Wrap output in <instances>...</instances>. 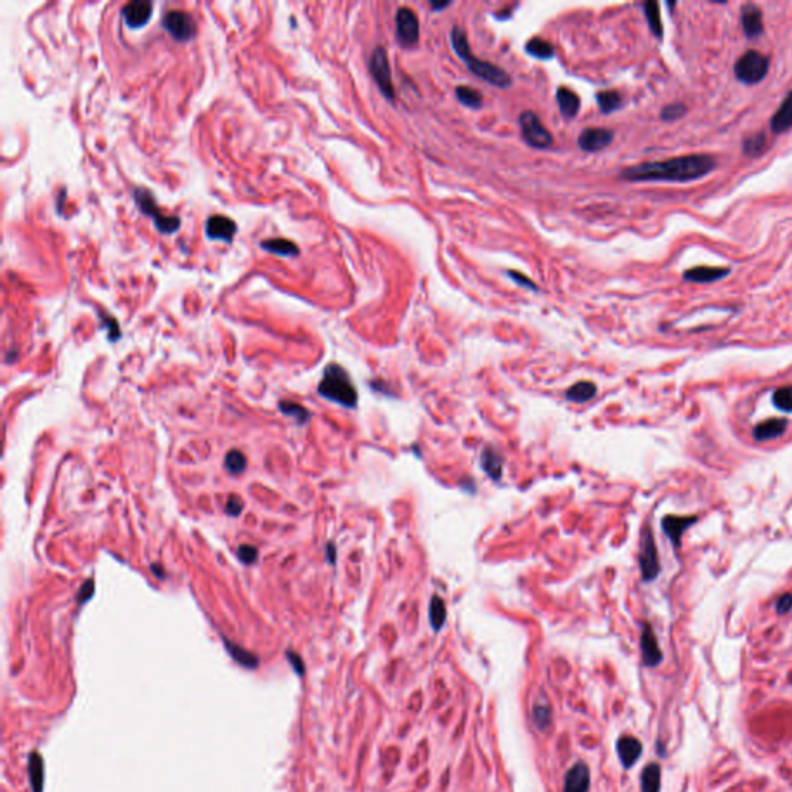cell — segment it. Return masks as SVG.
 Listing matches in <instances>:
<instances>
[{
	"label": "cell",
	"mask_w": 792,
	"mask_h": 792,
	"mask_svg": "<svg viewBox=\"0 0 792 792\" xmlns=\"http://www.w3.org/2000/svg\"><path fill=\"white\" fill-rule=\"evenodd\" d=\"M717 167V160L707 154L675 156V158L640 163L621 172V178L628 181H672L687 183L709 175Z\"/></svg>",
	"instance_id": "6da1fadb"
},
{
	"label": "cell",
	"mask_w": 792,
	"mask_h": 792,
	"mask_svg": "<svg viewBox=\"0 0 792 792\" xmlns=\"http://www.w3.org/2000/svg\"><path fill=\"white\" fill-rule=\"evenodd\" d=\"M451 42L453 50H455V53L461 58L463 62L466 64V67L472 71L477 77H480V80L492 84V86L499 88H507L511 86L512 84L511 76L507 75L503 69L497 67V65L492 62H488V60H483L474 56L472 51H470L468 36L461 28L459 27L452 28Z\"/></svg>",
	"instance_id": "7a4b0ae2"
},
{
	"label": "cell",
	"mask_w": 792,
	"mask_h": 792,
	"mask_svg": "<svg viewBox=\"0 0 792 792\" xmlns=\"http://www.w3.org/2000/svg\"><path fill=\"white\" fill-rule=\"evenodd\" d=\"M320 396L335 401L344 407L353 409L358 404V390L350 374L341 365L330 364L325 367L322 381L317 385Z\"/></svg>",
	"instance_id": "3957f363"
},
{
	"label": "cell",
	"mask_w": 792,
	"mask_h": 792,
	"mask_svg": "<svg viewBox=\"0 0 792 792\" xmlns=\"http://www.w3.org/2000/svg\"><path fill=\"white\" fill-rule=\"evenodd\" d=\"M769 70V58L757 50H747L736 59L734 65L735 77L746 86H755L761 82Z\"/></svg>",
	"instance_id": "277c9868"
},
{
	"label": "cell",
	"mask_w": 792,
	"mask_h": 792,
	"mask_svg": "<svg viewBox=\"0 0 792 792\" xmlns=\"http://www.w3.org/2000/svg\"><path fill=\"white\" fill-rule=\"evenodd\" d=\"M520 130H522V136L528 146L534 149H548L553 146V135L545 125H543L542 119L537 117L534 112L526 110L518 118Z\"/></svg>",
	"instance_id": "5b68a950"
},
{
	"label": "cell",
	"mask_w": 792,
	"mask_h": 792,
	"mask_svg": "<svg viewBox=\"0 0 792 792\" xmlns=\"http://www.w3.org/2000/svg\"><path fill=\"white\" fill-rule=\"evenodd\" d=\"M135 202H136L138 206H140L141 213L149 215L150 219L154 220L155 226L158 228V231H161L163 234H172L180 228L178 217L163 214L158 208V204H156V202H155L154 195L147 189L138 187V189L135 191Z\"/></svg>",
	"instance_id": "8992f818"
},
{
	"label": "cell",
	"mask_w": 792,
	"mask_h": 792,
	"mask_svg": "<svg viewBox=\"0 0 792 792\" xmlns=\"http://www.w3.org/2000/svg\"><path fill=\"white\" fill-rule=\"evenodd\" d=\"M373 81L376 82L379 92L383 93L389 101H395V86L392 81V70L390 62L387 58V53L384 47H376L370 58V64H368Z\"/></svg>",
	"instance_id": "52a82bcc"
},
{
	"label": "cell",
	"mask_w": 792,
	"mask_h": 792,
	"mask_svg": "<svg viewBox=\"0 0 792 792\" xmlns=\"http://www.w3.org/2000/svg\"><path fill=\"white\" fill-rule=\"evenodd\" d=\"M639 570L644 582H651V580H655L659 576V573H661V564H659L655 537H653V533L649 526L644 528L643 539H640Z\"/></svg>",
	"instance_id": "ba28073f"
},
{
	"label": "cell",
	"mask_w": 792,
	"mask_h": 792,
	"mask_svg": "<svg viewBox=\"0 0 792 792\" xmlns=\"http://www.w3.org/2000/svg\"><path fill=\"white\" fill-rule=\"evenodd\" d=\"M163 27L175 40L180 42L192 39L197 33L193 17L189 13H186V11L180 10L167 11L166 16L163 17Z\"/></svg>",
	"instance_id": "9c48e42d"
},
{
	"label": "cell",
	"mask_w": 792,
	"mask_h": 792,
	"mask_svg": "<svg viewBox=\"0 0 792 792\" xmlns=\"http://www.w3.org/2000/svg\"><path fill=\"white\" fill-rule=\"evenodd\" d=\"M396 39L403 47L412 48L420 39V21L413 10L403 7L396 13Z\"/></svg>",
	"instance_id": "30bf717a"
},
{
	"label": "cell",
	"mask_w": 792,
	"mask_h": 792,
	"mask_svg": "<svg viewBox=\"0 0 792 792\" xmlns=\"http://www.w3.org/2000/svg\"><path fill=\"white\" fill-rule=\"evenodd\" d=\"M614 134L610 129H603V127H590V129L582 130L579 135V147L585 150V152H599V150L608 147L612 144Z\"/></svg>",
	"instance_id": "8fae6325"
},
{
	"label": "cell",
	"mask_w": 792,
	"mask_h": 792,
	"mask_svg": "<svg viewBox=\"0 0 792 792\" xmlns=\"http://www.w3.org/2000/svg\"><path fill=\"white\" fill-rule=\"evenodd\" d=\"M698 522L697 516H666L662 518V531L672 542L675 548L681 547L682 536L693 523Z\"/></svg>",
	"instance_id": "7c38bea8"
},
{
	"label": "cell",
	"mask_w": 792,
	"mask_h": 792,
	"mask_svg": "<svg viewBox=\"0 0 792 792\" xmlns=\"http://www.w3.org/2000/svg\"><path fill=\"white\" fill-rule=\"evenodd\" d=\"M640 653H643V661L647 667H656L662 662V651L659 649L656 634L653 632L650 624L643 625V633H640Z\"/></svg>",
	"instance_id": "4fadbf2b"
},
{
	"label": "cell",
	"mask_w": 792,
	"mask_h": 792,
	"mask_svg": "<svg viewBox=\"0 0 792 792\" xmlns=\"http://www.w3.org/2000/svg\"><path fill=\"white\" fill-rule=\"evenodd\" d=\"M740 19L743 32H745L747 39H757L765 33L763 13H761V8L758 5L746 3L745 7L741 8Z\"/></svg>",
	"instance_id": "5bb4252c"
},
{
	"label": "cell",
	"mask_w": 792,
	"mask_h": 792,
	"mask_svg": "<svg viewBox=\"0 0 792 792\" xmlns=\"http://www.w3.org/2000/svg\"><path fill=\"white\" fill-rule=\"evenodd\" d=\"M591 786L590 767L584 761L574 765L566 772L564 780V792H588Z\"/></svg>",
	"instance_id": "9a60e30c"
},
{
	"label": "cell",
	"mask_w": 792,
	"mask_h": 792,
	"mask_svg": "<svg viewBox=\"0 0 792 792\" xmlns=\"http://www.w3.org/2000/svg\"><path fill=\"white\" fill-rule=\"evenodd\" d=\"M152 8L154 5L146 2V0H135V2H129L123 8V17L130 28H140L146 25L150 19Z\"/></svg>",
	"instance_id": "2e32d148"
},
{
	"label": "cell",
	"mask_w": 792,
	"mask_h": 792,
	"mask_svg": "<svg viewBox=\"0 0 792 792\" xmlns=\"http://www.w3.org/2000/svg\"><path fill=\"white\" fill-rule=\"evenodd\" d=\"M616 751H618L622 766L625 769H630L636 765L640 754H643V743L632 735H624L616 743Z\"/></svg>",
	"instance_id": "e0dca14e"
},
{
	"label": "cell",
	"mask_w": 792,
	"mask_h": 792,
	"mask_svg": "<svg viewBox=\"0 0 792 792\" xmlns=\"http://www.w3.org/2000/svg\"><path fill=\"white\" fill-rule=\"evenodd\" d=\"M235 231H237V226H235V223L231 219H228V217L214 215L211 217L206 223V234L208 237L213 240L231 241Z\"/></svg>",
	"instance_id": "ac0fdd59"
},
{
	"label": "cell",
	"mask_w": 792,
	"mask_h": 792,
	"mask_svg": "<svg viewBox=\"0 0 792 792\" xmlns=\"http://www.w3.org/2000/svg\"><path fill=\"white\" fill-rule=\"evenodd\" d=\"M481 469L491 477L494 481H500L501 475H503V464L505 458L501 453L492 446H486L480 455Z\"/></svg>",
	"instance_id": "d6986e66"
},
{
	"label": "cell",
	"mask_w": 792,
	"mask_h": 792,
	"mask_svg": "<svg viewBox=\"0 0 792 792\" xmlns=\"http://www.w3.org/2000/svg\"><path fill=\"white\" fill-rule=\"evenodd\" d=\"M730 274L729 268L717 267H695L684 271V280L693 283H712L718 282Z\"/></svg>",
	"instance_id": "ffe728a7"
},
{
	"label": "cell",
	"mask_w": 792,
	"mask_h": 792,
	"mask_svg": "<svg viewBox=\"0 0 792 792\" xmlns=\"http://www.w3.org/2000/svg\"><path fill=\"white\" fill-rule=\"evenodd\" d=\"M791 129H792V92L786 95V98L783 99L782 104L777 108V112L773 113V117L771 118L772 134L780 135Z\"/></svg>",
	"instance_id": "44dd1931"
},
{
	"label": "cell",
	"mask_w": 792,
	"mask_h": 792,
	"mask_svg": "<svg viewBox=\"0 0 792 792\" xmlns=\"http://www.w3.org/2000/svg\"><path fill=\"white\" fill-rule=\"evenodd\" d=\"M788 427V421L783 418H772L760 422V424L754 429V438L757 441H769L773 438L782 437Z\"/></svg>",
	"instance_id": "7402d4cb"
},
{
	"label": "cell",
	"mask_w": 792,
	"mask_h": 792,
	"mask_svg": "<svg viewBox=\"0 0 792 792\" xmlns=\"http://www.w3.org/2000/svg\"><path fill=\"white\" fill-rule=\"evenodd\" d=\"M28 778L33 792H44V780H45L44 758H42V755L36 751L29 754L28 757Z\"/></svg>",
	"instance_id": "603a6c76"
},
{
	"label": "cell",
	"mask_w": 792,
	"mask_h": 792,
	"mask_svg": "<svg viewBox=\"0 0 792 792\" xmlns=\"http://www.w3.org/2000/svg\"><path fill=\"white\" fill-rule=\"evenodd\" d=\"M555 99H557V106L560 108L562 117L574 118L580 108V98L568 87H559L557 93H555Z\"/></svg>",
	"instance_id": "cb8c5ba5"
},
{
	"label": "cell",
	"mask_w": 792,
	"mask_h": 792,
	"mask_svg": "<svg viewBox=\"0 0 792 792\" xmlns=\"http://www.w3.org/2000/svg\"><path fill=\"white\" fill-rule=\"evenodd\" d=\"M596 393L597 385L595 383H591V381H580V383L571 385L570 389L566 390L565 398L571 403L582 404L592 400V398L596 396Z\"/></svg>",
	"instance_id": "d4e9b609"
},
{
	"label": "cell",
	"mask_w": 792,
	"mask_h": 792,
	"mask_svg": "<svg viewBox=\"0 0 792 792\" xmlns=\"http://www.w3.org/2000/svg\"><path fill=\"white\" fill-rule=\"evenodd\" d=\"M661 791V767L656 763L645 766L640 776V792H659Z\"/></svg>",
	"instance_id": "484cf974"
},
{
	"label": "cell",
	"mask_w": 792,
	"mask_h": 792,
	"mask_svg": "<svg viewBox=\"0 0 792 792\" xmlns=\"http://www.w3.org/2000/svg\"><path fill=\"white\" fill-rule=\"evenodd\" d=\"M446 618H447L446 603L440 596L435 595L431 601V605H429V621H431L433 632H440L441 628H443Z\"/></svg>",
	"instance_id": "4316f807"
},
{
	"label": "cell",
	"mask_w": 792,
	"mask_h": 792,
	"mask_svg": "<svg viewBox=\"0 0 792 792\" xmlns=\"http://www.w3.org/2000/svg\"><path fill=\"white\" fill-rule=\"evenodd\" d=\"M225 644H226V649L229 651V655H231L235 661H237L240 666H243L246 669H256L259 666V658L256 655H252L245 649H241L240 645L237 644H232L229 643L228 639H225Z\"/></svg>",
	"instance_id": "83f0119b"
},
{
	"label": "cell",
	"mask_w": 792,
	"mask_h": 792,
	"mask_svg": "<svg viewBox=\"0 0 792 792\" xmlns=\"http://www.w3.org/2000/svg\"><path fill=\"white\" fill-rule=\"evenodd\" d=\"M644 14L649 22L650 32L656 36L658 39L662 38L664 28L661 21V11H659V5L656 2H645L644 3Z\"/></svg>",
	"instance_id": "f1b7e54d"
},
{
	"label": "cell",
	"mask_w": 792,
	"mask_h": 792,
	"mask_svg": "<svg viewBox=\"0 0 792 792\" xmlns=\"http://www.w3.org/2000/svg\"><path fill=\"white\" fill-rule=\"evenodd\" d=\"M263 250H267L269 252H274V254H279V256H296V254H299L298 246H296L293 241L285 240V239H269V240H265L262 241Z\"/></svg>",
	"instance_id": "f546056e"
},
{
	"label": "cell",
	"mask_w": 792,
	"mask_h": 792,
	"mask_svg": "<svg viewBox=\"0 0 792 792\" xmlns=\"http://www.w3.org/2000/svg\"><path fill=\"white\" fill-rule=\"evenodd\" d=\"M526 53L537 59H551L554 56V47L549 44L548 40L542 38H533L526 42L525 45Z\"/></svg>",
	"instance_id": "4dcf8cb0"
},
{
	"label": "cell",
	"mask_w": 792,
	"mask_h": 792,
	"mask_svg": "<svg viewBox=\"0 0 792 792\" xmlns=\"http://www.w3.org/2000/svg\"><path fill=\"white\" fill-rule=\"evenodd\" d=\"M766 150H767V136L765 134L749 136L743 141V154L749 156V158H757V156L763 155Z\"/></svg>",
	"instance_id": "1f68e13d"
},
{
	"label": "cell",
	"mask_w": 792,
	"mask_h": 792,
	"mask_svg": "<svg viewBox=\"0 0 792 792\" xmlns=\"http://www.w3.org/2000/svg\"><path fill=\"white\" fill-rule=\"evenodd\" d=\"M596 99L603 113H612L622 106V96L618 90H603L596 95Z\"/></svg>",
	"instance_id": "d6a6232c"
},
{
	"label": "cell",
	"mask_w": 792,
	"mask_h": 792,
	"mask_svg": "<svg viewBox=\"0 0 792 792\" xmlns=\"http://www.w3.org/2000/svg\"><path fill=\"white\" fill-rule=\"evenodd\" d=\"M457 99L461 102L463 106L469 108H480L483 104V95L479 90H475L469 86H458L455 88Z\"/></svg>",
	"instance_id": "836d02e7"
},
{
	"label": "cell",
	"mask_w": 792,
	"mask_h": 792,
	"mask_svg": "<svg viewBox=\"0 0 792 792\" xmlns=\"http://www.w3.org/2000/svg\"><path fill=\"white\" fill-rule=\"evenodd\" d=\"M533 719L539 730H547L553 721V709L547 703H537L533 709Z\"/></svg>",
	"instance_id": "e575fe53"
},
{
	"label": "cell",
	"mask_w": 792,
	"mask_h": 792,
	"mask_svg": "<svg viewBox=\"0 0 792 792\" xmlns=\"http://www.w3.org/2000/svg\"><path fill=\"white\" fill-rule=\"evenodd\" d=\"M772 403L777 409L782 412L791 413L792 412V385L780 387L772 395Z\"/></svg>",
	"instance_id": "d590c367"
},
{
	"label": "cell",
	"mask_w": 792,
	"mask_h": 792,
	"mask_svg": "<svg viewBox=\"0 0 792 792\" xmlns=\"http://www.w3.org/2000/svg\"><path fill=\"white\" fill-rule=\"evenodd\" d=\"M279 409H280L282 413H285L288 416H293V418L298 420L300 424H305V422L310 420V412H308L304 406H300V404H298V403L280 401Z\"/></svg>",
	"instance_id": "8d00e7d4"
},
{
	"label": "cell",
	"mask_w": 792,
	"mask_h": 792,
	"mask_svg": "<svg viewBox=\"0 0 792 792\" xmlns=\"http://www.w3.org/2000/svg\"><path fill=\"white\" fill-rule=\"evenodd\" d=\"M225 468L231 474H241L246 469V457L240 451H229L225 458Z\"/></svg>",
	"instance_id": "74e56055"
},
{
	"label": "cell",
	"mask_w": 792,
	"mask_h": 792,
	"mask_svg": "<svg viewBox=\"0 0 792 792\" xmlns=\"http://www.w3.org/2000/svg\"><path fill=\"white\" fill-rule=\"evenodd\" d=\"M687 113V107L682 102H673V104L666 106L661 110V119L672 123V121H678Z\"/></svg>",
	"instance_id": "f35d334b"
},
{
	"label": "cell",
	"mask_w": 792,
	"mask_h": 792,
	"mask_svg": "<svg viewBox=\"0 0 792 792\" xmlns=\"http://www.w3.org/2000/svg\"><path fill=\"white\" fill-rule=\"evenodd\" d=\"M237 555H239V559L243 562V564L251 565L257 560L259 551H257V548L252 547V545H241L237 549Z\"/></svg>",
	"instance_id": "ab89813d"
},
{
	"label": "cell",
	"mask_w": 792,
	"mask_h": 792,
	"mask_svg": "<svg viewBox=\"0 0 792 792\" xmlns=\"http://www.w3.org/2000/svg\"><path fill=\"white\" fill-rule=\"evenodd\" d=\"M287 659H288V662L291 664V667H293V670H294L296 673L300 675V676L305 673V664H304V661H302V658L298 655V653L288 650V651H287Z\"/></svg>",
	"instance_id": "60d3db41"
},
{
	"label": "cell",
	"mask_w": 792,
	"mask_h": 792,
	"mask_svg": "<svg viewBox=\"0 0 792 792\" xmlns=\"http://www.w3.org/2000/svg\"><path fill=\"white\" fill-rule=\"evenodd\" d=\"M241 511H243V501H241V499L237 497V495H232V497H229L228 503H226V512L229 514V516L237 517V516H240Z\"/></svg>",
	"instance_id": "b9f144b4"
},
{
	"label": "cell",
	"mask_w": 792,
	"mask_h": 792,
	"mask_svg": "<svg viewBox=\"0 0 792 792\" xmlns=\"http://www.w3.org/2000/svg\"><path fill=\"white\" fill-rule=\"evenodd\" d=\"M791 608H792V595L791 592H784V595H782L777 599L776 610L778 614H786L791 612Z\"/></svg>",
	"instance_id": "7bdbcfd3"
},
{
	"label": "cell",
	"mask_w": 792,
	"mask_h": 792,
	"mask_svg": "<svg viewBox=\"0 0 792 792\" xmlns=\"http://www.w3.org/2000/svg\"><path fill=\"white\" fill-rule=\"evenodd\" d=\"M93 591H95V584H93V580L90 579V580H87L86 584L82 585L80 595H77V602H80V603L87 602V601L90 599V597L93 596Z\"/></svg>",
	"instance_id": "ee69618b"
},
{
	"label": "cell",
	"mask_w": 792,
	"mask_h": 792,
	"mask_svg": "<svg viewBox=\"0 0 792 792\" xmlns=\"http://www.w3.org/2000/svg\"><path fill=\"white\" fill-rule=\"evenodd\" d=\"M507 276H509L512 280H516L517 283H520V285H522V287L531 288V289H537V287L534 285V282L531 280V279H528V277H526V276L520 274L518 271H507Z\"/></svg>",
	"instance_id": "f6af8a7d"
},
{
	"label": "cell",
	"mask_w": 792,
	"mask_h": 792,
	"mask_svg": "<svg viewBox=\"0 0 792 792\" xmlns=\"http://www.w3.org/2000/svg\"><path fill=\"white\" fill-rule=\"evenodd\" d=\"M326 559H328L331 565L336 564V547L331 542L326 543Z\"/></svg>",
	"instance_id": "bcb514c9"
},
{
	"label": "cell",
	"mask_w": 792,
	"mask_h": 792,
	"mask_svg": "<svg viewBox=\"0 0 792 792\" xmlns=\"http://www.w3.org/2000/svg\"><path fill=\"white\" fill-rule=\"evenodd\" d=\"M447 7H449V2H444V3H440V2H432V8H433L435 11H438V10H443V8H447Z\"/></svg>",
	"instance_id": "7dc6e473"
}]
</instances>
